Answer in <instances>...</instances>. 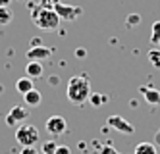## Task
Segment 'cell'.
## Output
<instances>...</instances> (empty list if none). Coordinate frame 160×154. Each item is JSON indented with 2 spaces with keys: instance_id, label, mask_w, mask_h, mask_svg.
Returning a JSON list of instances; mask_svg holds the SVG:
<instances>
[{
  "instance_id": "5bb4252c",
  "label": "cell",
  "mask_w": 160,
  "mask_h": 154,
  "mask_svg": "<svg viewBox=\"0 0 160 154\" xmlns=\"http://www.w3.org/2000/svg\"><path fill=\"white\" fill-rule=\"evenodd\" d=\"M89 100H91V104H93L95 108H100L102 104L108 102V97H106V94H100V92H91Z\"/></svg>"
},
{
  "instance_id": "9a60e30c",
  "label": "cell",
  "mask_w": 160,
  "mask_h": 154,
  "mask_svg": "<svg viewBox=\"0 0 160 154\" xmlns=\"http://www.w3.org/2000/svg\"><path fill=\"white\" fill-rule=\"evenodd\" d=\"M56 148H58L56 141H44L41 145V154H56Z\"/></svg>"
},
{
  "instance_id": "ac0fdd59",
  "label": "cell",
  "mask_w": 160,
  "mask_h": 154,
  "mask_svg": "<svg viewBox=\"0 0 160 154\" xmlns=\"http://www.w3.org/2000/svg\"><path fill=\"white\" fill-rule=\"evenodd\" d=\"M148 60H151V64L154 67H160V50L158 48H152L151 52H148Z\"/></svg>"
},
{
  "instance_id": "d6986e66",
  "label": "cell",
  "mask_w": 160,
  "mask_h": 154,
  "mask_svg": "<svg viewBox=\"0 0 160 154\" xmlns=\"http://www.w3.org/2000/svg\"><path fill=\"white\" fill-rule=\"evenodd\" d=\"M125 23H128V27H137L141 23V16L139 14H129L128 19H125Z\"/></svg>"
},
{
  "instance_id": "8fae6325",
  "label": "cell",
  "mask_w": 160,
  "mask_h": 154,
  "mask_svg": "<svg viewBox=\"0 0 160 154\" xmlns=\"http://www.w3.org/2000/svg\"><path fill=\"white\" fill-rule=\"evenodd\" d=\"M21 97H23V100H25V104H27V106H39V104H41V100H42V94H41L37 89H31L29 92L21 94Z\"/></svg>"
},
{
  "instance_id": "52a82bcc",
  "label": "cell",
  "mask_w": 160,
  "mask_h": 154,
  "mask_svg": "<svg viewBox=\"0 0 160 154\" xmlns=\"http://www.w3.org/2000/svg\"><path fill=\"white\" fill-rule=\"evenodd\" d=\"M44 127H47V131L52 135V137H60L62 133H66V129H68V123L62 116H50L47 123H44Z\"/></svg>"
},
{
  "instance_id": "ba28073f",
  "label": "cell",
  "mask_w": 160,
  "mask_h": 154,
  "mask_svg": "<svg viewBox=\"0 0 160 154\" xmlns=\"http://www.w3.org/2000/svg\"><path fill=\"white\" fill-rule=\"evenodd\" d=\"M52 56V48H48V46H31V48L25 52V58H27V62H44V60H48V58Z\"/></svg>"
},
{
  "instance_id": "3957f363",
  "label": "cell",
  "mask_w": 160,
  "mask_h": 154,
  "mask_svg": "<svg viewBox=\"0 0 160 154\" xmlns=\"http://www.w3.org/2000/svg\"><path fill=\"white\" fill-rule=\"evenodd\" d=\"M39 139H41L39 129L33 123H21L16 129V141L21 147H35L39 143Z\"/></svg>"
},
{
  "instance_id": "6da1fadb",
  "label": "cell",
  "mask_w": 160,
  "mask_h": 154,
  "mask_svg": "<svg viewBox=\"0 0 160 154\" xmlns=\"http://www.w3.org/2000/svg\"><path fill=\"white\" fill-rule=\"evenodd\" d=\"M68 100H70L72 104L75 106H83L89 97H91V81L85 73L81 75H73L70 81H68Z\"/></svg>"
},
{
  "instance_id": "4fadbf2b",
  "label": "cell",
  "mask_w": 160,
  "mask_h": 154,
  "mask_svg": "<svg viewBox=\"0 0 160 154\" xmlns=\"http://www.w3.org/2000/svg\"><path fill=\"white\" fill-rule=\"evenodd\" d=\"M133 154H158V150H156V147L152 143H139L135 147Z\"/></svg>"
},
{
  "instance_id": "83f0119b",
  "label": "cell",
  "mask_w": 160,
  "mask_h": 154,
  "mask_svg": "<svg viewBox=\"0 0 160 154\" xmlns=\"http://www.w3.org/2000/svg\"><path fill=\"white\" fill-rule=\"evenodd\" d=\"M50 85H58V77H56V75L50 79Z\"/></svg>"
},
{
  "instance_id": "7a4b0ae2",
  "label": "cell",
  "mask_w": 160,
  "mask_h": 154,
  "mask_svg": "<svg viewBox=\"0 0 160 154\" xmlns=\"http://www.w3.org/2000/svg\"><path fill=\"white\" fill-rule=\"evenodd\" d=\"M31 17H33V23L41 31H56L60 27V21H62L58 17V14L54 12V8L44 6V4L31 6Z\"/></svg>"
},
{
  "instance_id": "7402d4cb",
  "label": "cell",
  "mask_w": 160,
  "mask_h": 154,
  "mask_svg": "<svg viewBox=\"0 0 160 154\" xmlns=\"http://www.w3.org/2000/svg\"><path fill=\"white\" fill-rule=\"evenodd\" d=\"M56 154H72V150H70V147H66V145H58Z\"/></svg>"
},
{
  "instance_id": "44dd1931",
  "label": "cell",
  "mask_w": 160,
  "mask_h": 154,
  "mask_svg": "<svg viewBox=\"0 0 160 154\" xmlns=\"http://www.w3.org/2000/svg\"><path fill=\"white\" fill-rule=\"evenodd\" d=\"M19 154H41V150L35 148V147H21V152Z\"/></svg>"
},
{
  "instance_id": "e0dca14e",
  "label": "cell",
  "mask_w": 160,
  "mask_h": 154,
  "mask_svg": "<svg viewBox=\"0 0 160 154\" xmlns=\"http://www.w3.org/2000/svg\"><path fill=\"white\" fill-rule=\"evenodd\" d=\"M12 21V12L8 8H0V25H8Z\"/></svg>"
},
{
  "instance_id": "2e32d148",
  "label": "cell",
  "mask_w": 160,
  "mask_h": 154,
  "mask_svg": "<svg viewBox=\"0 0 160 154\" xmlns=\"http://www.w3.org/2000/svg\"><path fill=\"white\" fill-rule=\"evenodd\" d=\"M151 42L160 44V21H154L151 27Z\"/></svg>"
},
{
  "instance_id": "603a6c76",
  "label": "cell",
  "mask_w": 160,
  "mask_h": 154,
  "mask_svg": "<svg viewBox=\"0 0 160 154\" xmlns=\"http://www.w3.org/2000/svg\"><path fill=\"white\" fill-rule=\"evenodd\" d=\"M56 2H60V0H42L41 4H44V6H50V8H52V6H54Z\"/></svg>"
},
{
  "instance_id": "9c48e42d",
  "label": "cell",
  "mask_w": 160,
  "mask_h": 154,
  "mask_svg": "<svg viewBox=\"0 0 160 154\" xmlns=\"http://www.w3.org/2000/svg\"><path fill=\"white\" fill-rule=\"evenodd\" d=\"M139 92L143 94L145 100L151 104V106L160 104V91H158V89H154V87H141V89H139Z\"/></svg>"
},
{
  "instance_id": "484cf974",
  "label": "cell",
  "mask_w": 160,
  "mask_h": 154,
  "mask_svg": "<svg viewBox=\"0 0 160 154\" xmlns=\"http://www.w3.org/2000/svg\"><path fill=\"white\" fill-rule=\"evenodd\" d=\"M154 143H156V145H160V129L154 133Z\"/></svg>"
},
{
  "instance_id": "ffe728a7",
  "label": "cell",
  "mask_w": 160,
  "mask_h": 154,
  "mask_svg": "<svg viewBox=\"0 0 160 154\" xmlns=\"http://www.w3.org/2000/svg\"><path fill=\"white\" fill-rule=\"evenodd\" d=\"M98 154H120V152L114 148L112 145H106V147H100V152Z\"/></svg>"
},
{
  "instance_id": "7c38bea8",
  "label": "cell",
  "mask_w": 160,
  "mask_h": 154,
  "mask_svg": "<svg viewBox=\"0 0 160 154\" xmlns=\"http://www.w3.org/2000/svg\"><path fill=\"white\" fill-rule=\"evenodd\" d=\"M16 89H18V92H19V94L29 92L31 89H35V87H33V79H29L27 75H25V77H19V79L16 81Z\"/></svg>"
},
{
  "instance_id": "4316f807",
  "label": "cell",
  "mask_w": 160,
  "mask_h": 154,
  "mask_svg": "<svg viewBox=\"0 0 160 154\" xmlns=\"http://www.w3.org/2000/svg\"><path fill=\"white\" fill-rule=\"evenodd\" d=\"M10 4V0H0V8H8Z\"/></svg>"
},
{
  "instance_id": "8992f818",
  "label": "cell",
  "mask_w": 160,
  "mask_h": 154,
  "mask_svg": "<svg viewBox=\"0 0 160 154\" xmlns=\"http://www.w3.org/2000/svg\"><path fill=\"white\" fill-rule=\"evenodd\" d=\"M106 123H108V127L116 129V131H120V133H125V135H133V133H135V127H133L128 120H125V117H122V116H118V114L110 116L108 120H106Z\"/></svg>"
},
{
  "instance_id": "cb8c5ba5",
  "label": "cell",
  "mask_w": 160,
  "mask_h": 154,
  "mask_svg": "<svg viewBox=\"0 0 160 154\" xmlns=\"http://www.w3.org/2000/svg\"><path fill=\"white\" fill-rule=\"evenodd\" d=\"M85 54H87V50H85V48H77V50H75V56H79V58H83Z\"/></svg>"
},
{
  "instance_id": "5b68a950",
  "label": "cell",
  "mask_w": 160,
  "mask_h": 154,
  "mask_svg": "<svg viewBox=\"0 0 160 154\" xmlns=\"http://www.w3.org/2000/svg\"><path fill=\"white\" fill-rule=\"evenodd\" d=\"M52 8H54L56 14H58V17L64 19V21H75L79 16L83 14V8H79V6H68V4H62V2H56Z\"/></svg>"
},
{
  "instance_id": "277c9868",
  "label": "cell",
  "mask_w": 160,
  "mask_h": 154,
  "mask_svg": "<svg viewBox=\"0 0 160 154\" xmlns=\"http://www.w3.org/2000/svg\"><path fill=\"white\" fill-rule=\"evenodd\" d=\"M27 117H29V110L25 108V106L16 104V106H12V108H10V112L6 114L4 122H6V125H8V127H14V125L23 123Z\"/></svg>"
},
{
  "instance_id": "30bf717a",
  "label": "cell",
  "mask_w": 160,
  "mask_h": 154,
  "mask_svg": "<svg viewBox=\"0 0 160 154\" xmlns=\"http://www.w3.org/2000/svg\"><path fill=\"white\" fill-rule=\"evenodd\" d=\"M42 64L41 62H27V66H25V75L29 77V79H41L42 77Z\"/></svg>"
},
{
  "instance_id": "d4e9b609",
  "label": "cell",
  "mask_w": 160,
  "mask_h": 154,
  "mask_svg": "<svg viewBox=\"0 0 160 154\" xmlns=\"http://www.w3.org/2000/svg\"><path fill=\"white\" fill-rule=\"evenodd\" d=\"M41 44H42V41H41L39 37H35V39L31 41V46H41Z\"/></svg>"
}]
</instances>
